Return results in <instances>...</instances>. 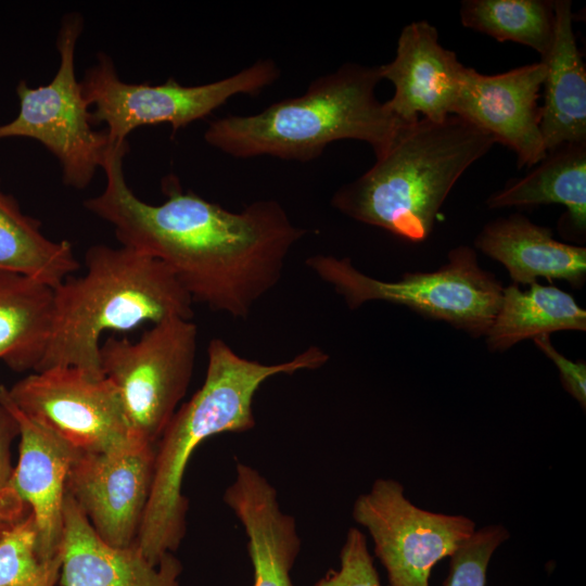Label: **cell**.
Segmentation results:
<instances>
[{
	"label": "cell",
	"instance_id": "1",
	"mask_svg": "<svg viewBox=\"0 0 586 586\" xmlns=\"http://www.w3.org/2000/svg\"><path fill=\"white\" fill-rule=\"evenodd\" d=\"M128 142L110 144L103 191L85 207L109 222L123 246L164 263L192 302L245 319L280 281L285 260L307 230L295 226L275 200L231 212L165 177L166 200L150 204L130 189L124 174Z\"/></svg>",
	"mask_w": 586,
	"mask_h": 586
},
{
	"label": "cell",
	"instance_id": "2",
	"mask_svg": "<svg viewBox=\"0 0 586 586\" xmlns=\"http://www.w3.org/2000/svg\"><path fill=\"white\" fill-rule=\"evenodd\" d=\"M328 359L311 345L290 360L266 365L240 356L221 339L209 342L202 386L175 412L156 444L152 488L136 540L149 562L157 565L184 536L182 480L195 448L216 434L253 429L254 396L269 378L315 370Z\"/></svg>",
	"mask_w": 586,
	"mask_h": 586
},
{
	"label": "cell",
	"instance_id": "3",
	"mask_svg": "<svg viewBox=\"0 0 586 586\" xmlns=\"http://www.w3.org/2000/svg\"><path fill=\"white\" fill-rule=\"evenodd\" d=\"M86 272L53 289L50 336L36 371L74 367L104 378L100 339L144 322L191 319L192 300L161 260L127 246L88 249Z\"/></svg>",
	"mask_w": 586,
	"mask_h": 586
},
{
	"label": "cell",
	"instance_id": "4",
	"mask_svg": "<svg viewBox=\"0 0 586 586\" xmlns=\"http://www.w3.org/2000/svg\"><path fill=\"white\" fill-rule=\"evenodd\" d=\"M379 66L346 63L313 80L306 91L254 115H227L209 123L206 143L237 158L273 156L309 162L331 143L352 139L383 154L406 125L375 94Z\"/></svg>",
	"mask_w": 586,
	"mask_h": 586
},
{
	"label": "cell",
	"instance_id": "5",
	"mask_svg": "<svg viewBox=\"0 0 586 586\" xmlns=\"http://www.w3.org/2000/svg\"><path fill=\"white\" fill-rule=\"evenodd\" d=\"M495 143L458 115L442 122L420 117L400 128L366 173L339 188L331 205L359 222L423 241L455 183Z\"/></svg>",
	"mask_w": 586,
	"mask_h": 586
},
{
	"label": "cell",
	"instance_id": "6",
	"mask_svg": "<svg viewBox=\"0 0 586 586\" xmlns=\"http://www.w3.org/2000/svg\"><path fill=\"white\" fill-rule=\"evenodd\" d=\"M306 265L351 309L373 301L404 305L475 337L488 332L504 292L500 281L480 267L474 250L464 245L451 250L438 270L405 273L394 282L362 273L348 257L317 254L309 256Z\"/></svg>",
	"mask_w": 586,
	"mask_h": 586
},
{
	"label": "cell",
	"instance_id": "7",
	"mask_svg": "<svg viewBox=\"0 0 586 586\" xmlns=\"http://www.w3.org/2000/svg\"><path fill=\"white\" fill-rule=\"evenodd\" d=\"M280 69L275 61L262 59L217 81L183 86L170 77L161 85L122 80L110 55L101 52L80 81L90 105L93 126L104 124L112 144L127 142L142 126L169 124L175 133L203 119L238 94H257L276 82Z\"/></svg>",
	"mask_w": 586,
	"mask_h": 586
},
{
	"label": "cell",
	"instance_id": "8",
	"mask_svg": "<svg viewBox=\"0 0 586 586\" xmlns=\"http://www.w3.org/2000/svg\"><path fill=\"white\" fill-rule=\"evenodd\" d=\"M84 22L79 14L62 21L56 48L59 68L50 82L30 87L25 80L16 86L17 115L0 125V139L29 138L41 143L59 161L62 180L82 190L92 181L110 145L106 131L93 129L91 109L75 72V51Z\"/></svg>",
	"mask_w": 586,
	"mask_h": 586
},
{
	"label": "cell",
	"instance_id": "9",
	"mask_svg": "<svg viewBox=\"0 0 586 586\" xmlns=\"http://www.w3.org/2000/svg\"><path fill=\"white\" fill-rule=\"evenodd\" d=\"M196 348V324L179 317L154 323L136 342L101 343L102 373L120 396L133 437L157 444L186 395Z\"/></svg>",
	"mask_w": 586,
	"mask_h": 586
},
{
	"label": "cell",
	"instance_id": "10",
	"mask_svg": "<svg viewBox=\"0 0 586 586\" xmlns=\"http://www.w3.org/2000/svg\"><path fill=\"white\" fill-rule=\"evenodd\" d=\"M352 514L372 537L390 586H429L432 568L476 530L468 517L415 506L393 479H377L356 498Z\"/></svg>",
	"mask_w": 586,
	"mask_h": 586
},
{
	"label": "cell",
	"instance_id": "11",
	"mask_svg": "<svg viewBox=\"0 0 586 586\" xmlns=\"http://www.w3.org/2000/svg\"><path fill=\"white\" fill-rule=\"evenodd\" d=\"M7 394L23 413L78 451H106L133 437L120 396L105 377L53 367L31 372Z\"/></svg>",
	"mask_w": 586,
	"mask_h": 586
},
{
	"label": "cell",
	"instance_id": "12",
	"mask_svg": "<svg viewBox=\"0 0 586 586\" xmlns=\"http://www.w3.org/2000/svg\"><path fill=\"white\" fill-rule=\"evenodd\" d=\"M156 445L132 437L100 453L78 451L65 492L95 533L115 547L136 543L150 497Z\"/></svg>",
	"mask_w": 586,
	"mask_h": 586
},
{
	"label": "cell",
	"instance_id": "13",
	"mask_svg": "<svg viewBox=\"0 0 586 586\" xmlns=\"http://www.w3.org/2000/svg\"><path fill=\"white\" fill-rule=\"evenodd\" d=\"M545 75L543 61L495 75L466 66L454 115L512 150L519 168H531L547 154L538 105Z\"/></svg>",
	"mask_w": 586,
	"mask_h": 586
},
{
	"label": "cell",
	"instance_id": "14",
	"mask_svg": "<svg viewBox=\"0 0 586 586\" xmlns=\"http://www.w3.org/2000/svg\"><path fill=\"white\" fill-rule=\"evenodd\" d=\"M379 68L381 78L394 86L385 105L403 123L420 116L442 122L454 115L466 66L440 44L438 33L428 21L406 25L394 59Z\"/></svg>",
	"mask_w": 586,
	"mask_h": 586
},
{
	"label": "cell",
	"instance_id": "15",
	"mask_svg": "<svg viewBox=\"0 0 586 586\" xmlns=\"http://www.w3.org/2000/svg\"><path fill=\"white\" fill-rule=\"evenodd\" d=\"M0 404L16 419L21 437L10 486L30 508L41 559L62 560L65 483L78 450L23 413L9 398L4 385H0Z\"/></svg>",
	"mask_w": 586,
	"mask_h": 586
},
{
	"label": "cell",
	"instance_id": "16",
	"mask_svg": "<svg viewBox=\"0 0 586 586\" xmlns=\"http://www.w3.org/2000/svg\"><path fill=\"white\" fill-rule=\"evenodd\" d=\"M61 555L62 586H178L182 569L171 552L153 565L137 543L128 547L109 545L67 494Z\"/></svg>",
	"mask_w": 586,
	"mask_h": 586
},
{
	"label": "cell",
	"instance_id": "17",
	"mask_svg": "<svg viewBox=\"0 0 586 586\" xmlns=\"http://www.w3.org/2000/svg\"><path fill=\"white\" fill-rule=\"evenodd\" d=\"M224 501L244 527L253 586H293L290 572L301 539L294 518L280 508L276 488L256 469L238 462Z\"/></svg>",
	"mask_w": 586,
	"mask_h": 586
},
{
	"label": "cell",
	"instance_id": "18",
	"mask_svg": "<svg viewBox=\"0 0 586 586\" xmlns=\"http://www.w3.org/2000/svg\"><path fill=\"white\" fill-rule=\"evenodd\" d=\"M476 249L501 263L514 284H532L537 278L568 281L583 286L586 279V249L559 242L552 230L521 214L486 224L477 234Z\"/></svg>",
	"mask_w": 586,
	"mask_h": 586
},
{
	"label": "cell",
	"instance_id": "19",
	"mask_svg": "<svg viewBox=\"0 0 586 586\" xmlns=\"http://www.w3.org/2000/svg\"><path fill=\"white\" fill-rule=\"evenodd\" d=\"M555 35L546 65L540 132L546 151L586 142V68L573 31L569 0L553 1Z\"/></svg>",
	"mask_w": 586,
	"mask_h": 586
},
{
	"label": "cell",
	"instance_id": "20",
	"mask_svg": "<svg viewBox=\"0 0 586 586\" xmlns=\"http://www.w3.org/2000/svg\"><path fill=\"white\" fill-rule=\"evenodd\" d=\"M561 204L565 229L586 232V142L565 143L547 152L537 167L511 180L486 201L488 208Z\"/></svg>",
	"mask_w": 586,
	"mask_h": 586
},
{
	"label": "cell",
	"instance_id": "21",
	"mask_svg": "<svg viewBox=\"0 0 586 586\" xmlns=\"http://www.w3.org/2000/svg\"><path fill=\"white\" fill-rule=\"evenodd\" d=\"M53 289L0 271V360L15 371L37 370L50 336Z\"/></svg>",
	"mask_w": 586,
	"mask_h": 586
},
{
	"label": "cell",
	"instance_id": "22",
	"mask_svg": "<svg viewBox=\"0 0 586 586\" xmlns=\"http://www.w3.org/2000/svg\"><path fill=\"white\" fill-rule=\"evenodd\" d=\"M561 330H586V311L572 295L537 282L524 291L511 283L504 288L486 344L493 352H504L520 341Z\"/></svg>",
	"mask_w": 586,
	"mask_h": 586
},
{
	"label": "cell",
	"instance_id": "23",
	"mask_svg": "<svg viewBox=\"0 0 586 586\" xmlns=\"http://www.w3.org/2000/svg\"><path fill=\"white\" fill-rule=\"evenodd\" d=\"M79 269L71 243L53 241L0 187V271L26 276L54 289Z\"/></svg>",
	"mask_w": 586,
	"mask_h": 586
},
{
	"label": "cell",
	"instance_id": "24",
	"mask_svg": "<svg viewBox=\"0 0 586 586\" xmlns=\"http://www.w3.org/2000/svg\"><path fill=\"white\" fill-rule=\"evenodd\" d=\"M461 24L498 41H512L539 53L544 59L555 35L553 1L463 0Z\"/></svg>",
	"mask_w": 586,
	"mask_h": 586
},
{
	"label": "cell",
	"instance_id": "25",
	"mask_svg": "<svg viewBox=\"0 0 586 586\" xmlns=\"http://www.w3.org/2000/svg\"><path fill=\"white\" fill-rule=\"evenodd\" d=\"M61 565L39 556L30 511L0 537V586H54Z\"/></svg>",
	"mask_w": 586,
	"mask_h": 586
},
{
	"label": "cell",
	"instance_id": "26",
	"mask_svg": "<svg viewBox=\"0 0 586 586\" xmlns=\"http://www.w3.org/2000/svg\"><path fill=\"white\" fill-rule=\"evenodd\" d=\"M509 537L508 530L500 524L475 530L449 557V572L444 586H485L491 558Z\"/></svg>",
	"mask_w": 586,
	"mask_h": 586
},
{
	"label": "cell",
	"instance_id": "27",
	"mask_svg": "<svg viewBox=\"0 0 586 586\" xmlns=\"http://www.w3.org/2000/svg\"><path fill=\"white\" fill-rule=\"evenodd\" d=\"M341 566L329 571L313 586H381L367 538L351 527L340 552Z\"/></svg>",
	"mask_w": 586,
	"mask_h": 586
},
{
	"label": "cell",
	"instance_id": "28",
	"mask_svg": "<svg viewBox=\"0 0 586 586\" xmlns=\"http://www.w3.org/2000/svg\"><path fill=\"white\" fill-rule=\"evenodd\" d=\"M20 434L18 424L14 416L0 404V508L23 518L27 506L22 502L12 491L11 477L13 468L11 464V444Z\"/></svg>",
	"mask_w": 586,
	"mask_h": 586
},
{
	"label": "cell",
	"instance_id": "29",
	"mask_svg": "<svg viewBox=\"0 0 586 586\" xmlns=\"http://www.w3.org/2000/svg\"><path fill=\"white\" fill-rule=\"evenodd\" d=\"M534 340L536 346L559 369L563 388L575 398L581 407H586V364L584 360L572 361L560 354L551 344L549 335H540Z\"/></svg>",
	"mask_w": 586,
	"mask_h": 586
},
{
	"label": "cell",
	"instance_id": "30",
	"mask_svg": "<svg viewBox=\"0 0 586 586\" xmlns=\"http://www.w3.org/2000/svg\"><path fill=\"white\" fill-rule=\"evenodd\" d=\"M23 518H18L5 511L4 509L0 508V537L10 526H12L15 522H17L18 520Z\"/></svg>",
	"mask_w": 586,
	"mask_h": 586
}]
</instances>
